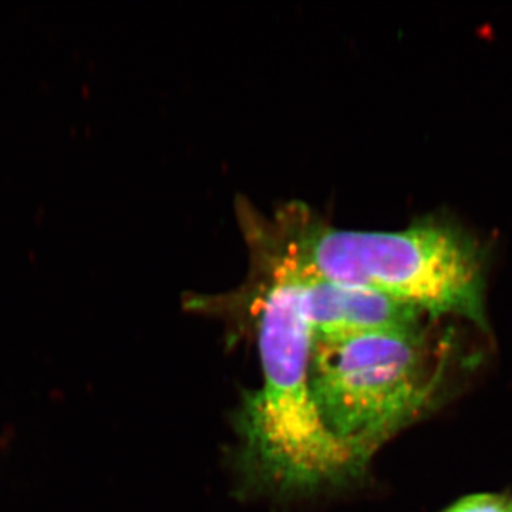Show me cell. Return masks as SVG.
<instances>
[{"label": "cell", "instance_id": "obj_2", "mask_svg": "<svg viewBox=\"0 0 512 512\" xmlns=\"http://www.w3.org/2000/svg\"><path fill=\"white\" fill-rule=\"evenodd\" d=\"M279 251L302 274L359 286L440 316L483 323V269L456 228L420 224L399 232L348 231L295 218Z\"/></svg>", "mask_w": 512, "mask_h": 512}, {"label": "cell", "instance_id": "obj_6", "mask_svg": "<svg viewBox=\"0 0 512 512\" xmlns=\"http://www.w3.org/2000/svg\"><path fill=\"white\" fill-rule=\"evenodd\" d=\"M504 512H512V501H510V503H508L507 510H505Z\"/></svg>", "mask_w": 512, "mask_h": 512}, {"label": "cell", "instance_id": "obj_4", "mask_svg": "<svg viewBox=\"0 0 512 512\" xmlns=\"http://www.w3.org/2000/svg\"><path fill=\"white\" fill-rule=\"evenodd\" d=\"M298 272L302 311L313 339L420 332L421 312L413 306L373 289L336 284Z\"/></svg>", "mask_w": 512, "mask_h": 512}, {"label": "cell", "instance_id": "obj_5", "mask_svg": "<svg viewBox=\"0 0 512 512\" xmlns=\"http://www.w3.org/2000/svg\"><path fill=\"white\" fill-rule=\"evenodd\" d=\"M510 501L501 495L474 494L463 498L458 503L451 505L444 512H504Z\"/></svg>", "mask_w": 512, "mask_h": 512}, {"label": "cell", "instance_id": "obj_3", "mask_svg": "<svg viewBox=\"0 0 512 512\" xmlns=\"http://www.w3.org/2000/svg\"><path fill=\"white\" fill-rule=\"evenodd\" d=\"M309 380L330 433L363 466L420 412L433 383L420 332L313 339Z\"/></svg>", "mask_w": 512, "mask_h": 512}, {"label": "cell", "instance_id": "obj_1", "mask_svg": "<svg viewBox=\"0 0 512 512\" xmlns=\"http://www.w3.org/2000/svg\"><path fill=\"white\" fill-rule=\"evenodd\" d=\"M269 282L258 299L262 384L247 399L242 436L251 463L268 483L309 491L355 476L362 463L320 416L309 380L312 332L301 303V276L269 254Z\"/></svg>", "mask_w": 512, "mask_h": 512}]
</instances>
